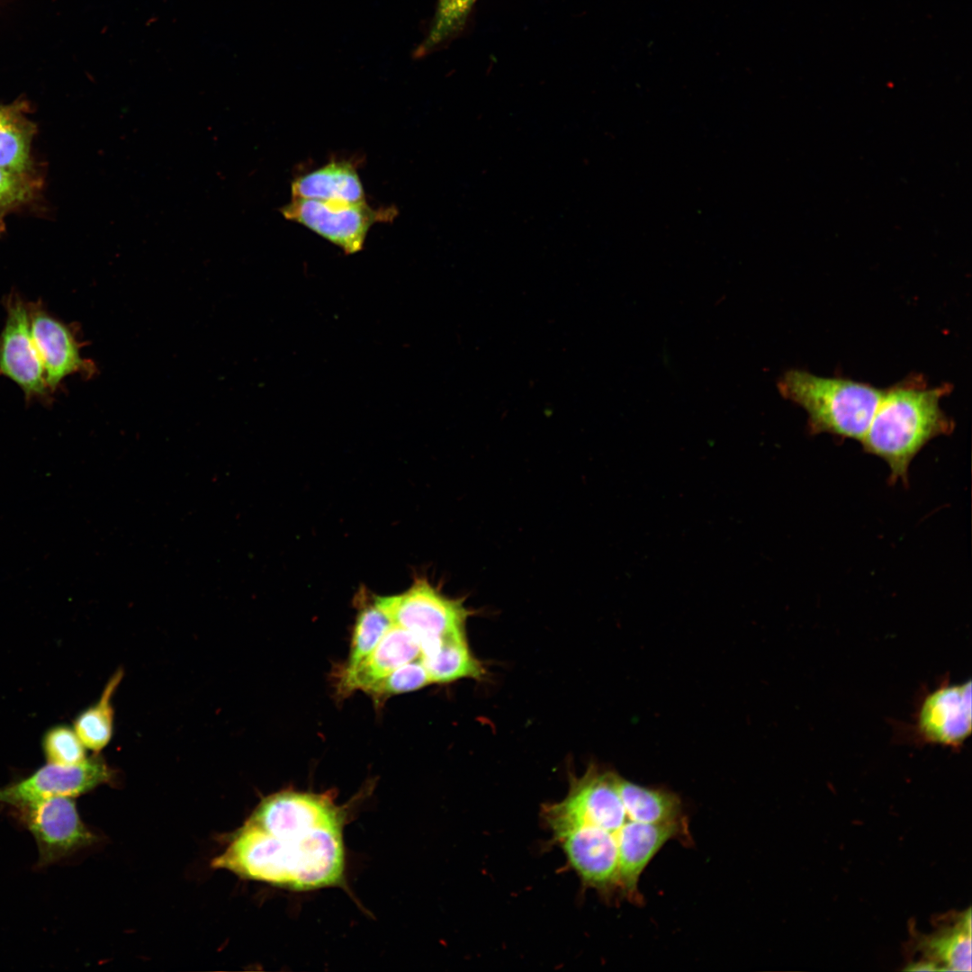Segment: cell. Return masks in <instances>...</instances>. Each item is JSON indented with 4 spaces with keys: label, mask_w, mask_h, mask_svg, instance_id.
Listing matches in <instances>:
<instances>
[{
    "label": "cell",
    "mask_w": 972,
    "mask_h": 972,
    "mask_svg": "<svg viewBox=\"0 0 972 972\" xmlns=\"http://www.w3.org/2000/svg\"><path fill=\"white\" fill-rule=\"evenodd\" d=\"M931 948L944 962L945 970H971V914L967 912L958 926L935 938Z\"/></svg>",
    "instance_id": "cell-20"
},
{
    "label": "cell",
    "mask_w": 972,
    "mask_h": 972,
    "mask_svg": "<svg viewBox=\"0 0 972 972\" xmlns=\"http://www.w3.org/2000/svg\"><path fill=\"white\" fill-rule=\"evenodd\" d=\"M112 778L98 755L76 765L47 763L27 778L0 788V803L20 809L52 796H77Z\"/></svg>",
    "instance_id": "cell-9"
},
{
    "label": "cell",
    "mask_w": 972,
    "mask_h": 972,
    "mask_svg": "<svg viewBox=\"0 0 972 972\" xmlns=\"http://www.w3.org/2000/svg\"><path fill=\"white\" fill-rule=\"evenodd\" d=\"M28 307L32 339L50 392H55L70 375L92 377L95 365L81 356L83 344L74 327L53 316L41 301L28 302Z\"/></svg>",
    "instance_id": "cell-10"
},
{
    "label": "cell",
    "mask_w": 972,
    "mask_h": 972,
    "mask_svg": "<svg viewBox=\"0 0 972 972\" xmlns=\"http://www.w3.org/2000/svg\"><path fill=\"white\" fill-rule=\"evenodd\" d=\"M420 660L431 683H450L461 679H482V663L472 653L465 630L448 634L420 644Z\"/></svg>",
    "instance_id": "cell-14"
},
{
    "label": "cell",
    "mask_w": 972,
    "mask_h": 972,
    "mask_svg": "<svg viewBox=\"0 0 972 972\" xmlns=\"http://www.w3.org/2000/svg\"><path fill=\"white\" fill-rule=\"evenodd\" d=\"M477 0H437L431 26L425 40L415 50V56L423 57L445 41L459 34L464 28Z\"/></svg>",
    "instance_id": "cell-18"
},
{
    "label": "cell",
    "mask_w": 972,
    "mask_h": 972,
    "mask_svg": "<svg viewBox=\"0 0 972 972\" xmlns=\"http://www.w3.org/2000/svg\"><path fill=\"white\" fill-rule=\"evenodd\" d=\"M971 680L950 684L946 680L922 698L910 734L920 744L959 749L971 734Z\"/></svg>",
    "instance_id": "cell-8"
},
{
    "label": "cell",
    "mask_w": 972,
    "mask_h": 972,
    "mask_svg": "<svg viewBox=\"0 0 972 972\" xmlns=\"http://www.w3.org/2000/svg\"><path fill=\"white\" fill-rule=\"evenodd\" d=\"M34 187L28 175L0 168V220L11 210L28 202L34 194Z\"/></svg>",
    "instance_id": "cell-23"
},
{
    "label": "cell",
    "mask_w": 972,
    "mask_h": 972,
    "mask_svg": "<svg viewBox=\"0 0 972 972\" xmlns=\"http://www.w3.org/2000/svg\"><path fill=\"white\" fill-rule=\"evenodd\" d=\"M777 385L781 396L806 410L811 432L860 441L883 393L868 383L817 376L800 369L786 371Z\"/></svg>",
    "instance_id": "cell-3"
},
{
    "label": "cell",
    "mask_w": 972,
    "mask_h": 972,
    "mask_svg": "<svg viewBox=\"0 0 972 972\" xmlns=\"http://www.w3.org/2000/svg\"><path fill=\"white\" fill-rule=\"evenodd\" d=\"M936 969H938L936 964L932 961L914 963L907 968V970L912 971H933Z\"/></svg>",
    "instance_id": "cell-24"
},
{
    "label": "cell",
    "mask_w": 972,
    "mask_h": 972,
    "mask_svg": "<svg viewBox=\"0 0 972 972\" xmlns=\"http://www.w3.org/2000/svg\"><path fill=\"white\" fill-rule=\"evenodd\" d=\"M280 211L286 220L303 225L346 255L363 249L374 224L391 221L397 215L393 206L375 209L366 201L342 203L296 197H292Z\"/></svg>",
    "instance_id": "cell-5"
},
{
    "label": "cell",
    "mask_w": 972,
    "mask_h": 972,
    "mask_svg": "<svg viewBox=\"0 0 972 972\" xmlns=\"http://www.w3.org/2000/svg\"><path fill=\"white\" fill-rule=\"evenodd\" d=\"M950 391L948 383L928 387L916 377L883 390L860 442L867 453L887 464L892 482H906L910 464L922 447L951 433L954 424L940 406Z\"/></svg>",
    "instance_id": "cell-2"
},
{
    "label": "cell",
    "mask_w": 972,
    "mask_h": 972,
    "mask_svg": "<svg viewBox=\"0 0 972 972\" xmlns=\"http://www.w3.org/2000/svg\"><path fill=\"white\" fill-rule=\"evenodd\" d=\"M41 747L49 763L76 765L87 759L86 748L74 728L65 724L49 728L43 734Z\"/></svg>",
    "instance_id": "cell-21"
},
{
    "label": "cell",
    "mask_w": 972,
    "mask_h": 972,
    "mask_svg": "<svg viewBox=\"0 0 972 972\" xmlns=\"http://www.w3.org/2000/svg\"><path fill=\"white\" fill-rule=\"evenodd\" d=\"M618 791L626 814L632 821L646 824L683 822L680 796L670 790L646 788L618 776Z\"/></svg>",
    "instance_id": "cell-16"
},
{
    "label": "cell",
    "mask_w": 972,
    "mask_h": 972,
    "mask_svg": "<svg viewBox=\"0 0 972 972\" xmlns=\"http://www.w3.org/2000/svg\"><path fill=\"white\" fill-rule=\"evenodd\" d=\"M420 654L418 639L407 629L393 624L364 659L353 667L342 669L338 692L343 696L356 690L365 692L401 665L418 659Z\"/></svg>",
    "instance_id": "cell-12"
},
{
    "label": "cell",
    "mask_w": 972,
    "mask_h": 972,
    "mask_svg": "<svg viewBox=\"0 0 972 972\" xmlns=\"http://www.w3.org/2000/svg\"><path fill=\"white\" fill-rule=\"evenodd\" d=\"M26 110L23 101L0 105V168L21 175H28L32 167L31 145L35 132Z\"/></svg>",
    "instance_id": "cell-15"
},
{
    "label": "cell",
    "mask_w": 972,
    "mask_h": 972,
    "mask_svg": "<svg viewBox=\"0 0 972 972\" xmlns=\"http://www.w3.org/2000/svg\"><path fill=\"white\" fill-rule=\"evenodd\" d=\"M122 678L123 670H117L107 681L100 698L74 720L75 732L86 748L95 753L106 747L112 739L114 717L112 698Z\"/></svg>",
    "instance_id": "cell-17"
},
{
    "label": "cell",
    "mask_w": 972,
    "mask_h": 972,
    "mask_svg": "<svg viewBox=\"0 0 972 972\" xmlns=\"http://www.w3.org/2000/svg\"><path fill=\"white\" fill-rule=\"evenodd\" d=\"M6 311L0 332V376L15 382L27 402H51L43 365L31 331L28 302L15 291L4 301Z\"/></svg>",
    "instance_id": "cell-6"
},
{
    "label": "cell",
    "mask_w": 972,
    "mask_h": 972,
    "mask_svg": "<svg viewBox=\"0 0 972 972\" xmlns=\"http://www.w3.org/2000/svg\"><path fill=\"white\" fill-rule=\"evenodd\" d=\"M685 821L646 824L628 819L616 836L618 854V884L634 900H640L637 889L641 874L670 840L686 835Z\"/></svg>",
    "instance_id": "cell-11"
},
{
    "label": "cell",
    "mask_w": 972,
    "mask_h": 972,
    "mask_svg": "<svg viewBox=\"0 0 972 972\" xmlns=\"http://www.w3.org/2000/svg\"><path fill=\"white\" fill-rule=\"evenodd\" d=\"M18 811L36 841L40 867L53 864L96 841L82 822L71 796L48 797Z\"/></svg>",
    "instance_id": "cell-7"
},
{
    "label": "cell",
    "mask_w": 972,
    "mask_h": 972,
    "mask_svg": "<svg viewBox=\"0 0 972 972\" xmlns=\"http://www.w3.org/2000/svg\"><path fill=\"white\" fill-rule=\"evenodd\" d=\"M344 823L330 794L277 792L259 803L211 866L296 891L340 886Z\"/></svg>",
    "instance_id": "cell-1"
},
{
    "label": "cell",
    "mask_w": 972,
    "mask_h": 972,
    "mask_svg": "<svg viewBox=\"0 0 972 972\" xmlns=\"http://www.w3.org/2000/svg\"><path fill=\"white\" fill-rule=\"evenodd\" d=\"M292 197L331 202L356 203L365 194L356 166L347 160H332L296 177L291 184Z\"/></svg>",
    "instance_id": "cell-13"
},
{
    "label": "cell",
    "mask_w": 972,
    "mask_h": 972,
    "mask_svg": "<svg viewBox=\"0 0 972 972\" xmlns=\"http://www.w3.org/2000/svg\"><path fill=\"white\" fill-rule=\"evenodd\" d=\"M393 626L391 616L376 603L364 605L356 617L350 653L345 667H353L364 659Z\"/></svg>",
    "instance_id": "cell-19"
},
{
    "label": "cell",
    "mask_w": 972,
    "mask_h": 972,
    "mask_svg": "<svg viewBox=\"0 0 972 972\" xmlns=\"http://www.w3.org/2000/svg\"><path fill=\"white\" fill-rule=\"evenodd\" d=\"M431 683L420 658L409 662L372 685L365 692L382 701L391 696L419 689Z\"/></svg>",
    "instance_id": "cell-22"
},
{
    "label": "cell",
    "mask_w": 972,
    "mask_h": 972,
    "mask_svg": "<svg viewBox=\"0 0 972 972\" xmlns=\"http://www.w3.org/2000/svg\"><path fill=\"white\" fill-rule=\"evenodd\" d=\"M374 600L393 624L413 634L420 644L465 630L472 614L464 606V598L443 595L426 577H417L400 594L376 597Z\"/></svg>",
    "instance_id": "cell-4"
}]
</instances>
